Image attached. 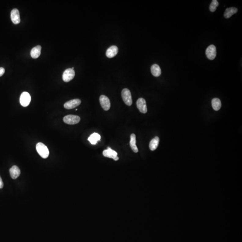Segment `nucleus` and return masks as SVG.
Listing matches in <instances>:
<instances>
[{"label": "nucleus", "mask_w": 242, "mask_h": 242, "mask_svg": "<svg viewBox=\"0 0 242 242\" xmlns=\"http://www.w3.org/2000/svg\"><path fill=\"white\" fill-rule=\"evenodd\" d=\"M41 47L40 46H37L34 47L31 51V56L34 59L38 58L41 53Z\"/></svg>", "instance_id": "4468645a"}, {"label": "nucleus", "mask_w": 242, "mask_h": 242, "mask_svg": "<svg viewBox=\"0 0 242 242\" xmlns=\"http://www.w3.org/2000/svg\"><path fill=\"white\" fill-rule=\"evenodd\" d=\"M205 53L208 59L210 60H214L217 55L216 47L214 45H210L206 49Z\"/></svg>", "instance_id": "0eeeda50"}, {"label": "nucleus", "mask_w": 242, "mask_h": 242, "mask_svg": "<svg viewBox=\"0 0 242 242\" xmlns=\"http://www.w3.org/2000/svg\"><path fill=\"white\" fill-rule=\"evenodd\" d=\"M119 49L116 46H113L109 47L106 51V55L108 58H113L118 53Z\"/></svg>", "instance_id": "f8f14e48"}, {"label": "nucleus", "mask_w": 242, "mask_h": 242, "mask_svg": "<svg viewBox=\"0 0 242 242\" xmlns=\"http://www.w3.org/2000/svg\"><path fill=\"white\" fill-rule=\"evenodd\" d=\"M130 148L132 149L134 152H138V149L136 145V136L134 134H132L130 135Z\"/></svg>", "instance_id": "a211bd4d"}, {"label": "nucleus", "mask_w": 242, "mask_h": 242, "mask_svg": "<svg viewBox=\"0 0 242 242\" xmlns=\"http://www.w3.org/2000/svg\"><path fill=\"white\" fill-rule=\"evenodd\" d=\"M152 74L155 77H159L161 75V71L160 67L157 64H154L151 68Z\"/></svg>", "instance_id": "2eb2a0df"}, {"label": "nucleus", "mask_w": 242, "mask_h": 242, "mask_svg": "<svg viewBox=\"0 0 242 242\" xmlns=\"http://www.w3.org/2000/svg\"><path fill=\"white\" fill-rule=\"evenodd\" d=\"M75 76V71L71 68L65 70L62 75V79L65 82H69L73 79Z\"/></svg>", "instance_id": "39448f33"}, {"label": "nucleus", "mask_w": 242, "mask_h": 242, "mask_svg": "<svg viewBox=\"0 0 242 242\" xmlns=\"http://www.w3.org/2000/svg\"><path fill=\"white\" fill-rule=\"evenodd\" d=\"M103 155L105 157L112 158L114 161H118L119 159L118 156V153L115 151L112 150L110 147H108L107 149L105 150L103 152Z\"/></svg>", "instance_id": "423d86ee"}, {"label": "nucleus", "mask_w": 242, "mask_h": 242, "mask_svg": "<svg viewBox=\"0 0 242 242\" xmlns=\"http://www.w3.org/2000/svg\"><path fill=\"white\" fill-rule=\"evenodd\" d=\"M219 5L218 2L217 0H213L212 1V2L210 4V6H209V9L210 11L212 12H215L216 11L217 9V7Z\"/></svg>", "instance_id": "412c9836"}, {"label": "nucleus", "mask_w": 242, "mask_h": 242, "mask_svg": "<svg viewBox=\"0 0 242 242\" xmlns=\"http://www.w3.org/2000/svg\"><path fill=\"white\" fill-rule=\"evenodd\" d=\"M238 11V9L235 7L227 8L224 13V17L226 19L230 18L233 14H235Z\"/></svg>", "instance_id": "6ab92c4d"}, {"label": "nucleus", "mask_w": 242, "mask_h": 242, "mask_svg": "<svg viewBox=\"0 0 242 242\" xmlns=\"http://www.w3.org/2000/svg\"><path fill=\"white\" fill-rule=\"evenodd\" d=\"M80 120L79 116L75 115H68L63 118L64 123L69 125H74L78 123Z\"/></svg>", "instance_id": "7ed1b4c3"}, {"label": "nucleus", "mask_w": 242, "mask_h": 242, "mask_svg": "<svg viewBox=\"0 0 242 242\" xmlns=\"http://www.w3.org/2000/svg\"><path fill=\"white\" fill-rule=\"evenodd\" d=\"M81 101L79 99H75L72 100L68 101L65 103L64 107L67 109H72L75 108L77 107L80 104Z\"/></svg>", "instance_id": "9d476101"}, {"label": "nucleus", "mask_w": 242, "mask_h": 242, "mask_svg": "<svg viewBox=\"0 0 242 242\" xmlns=\"http://www.w3.org/2000/svg\"><path fill=\"white\" fill-rule=\"evenodd\" d=\"M9 173L12 178L15 179L20 176L21 172L20 168L17 166H13L9 170Z\"/></svg>", "instance_id": "ddd939ff"}, {"label": "nucleus", "mask_w": 242, "mask_h": 242, "mask_svg": "<svg viewBox=\"0 0 242 242\" xmlns=\"http://www.w3.org/2000/svg\"><path fill=\"white\" fill-rule=\"evenodd\" d=\"M100 102L101 106L105 111H108L110 108L111 106L110 100L109 98L105 95H101L100 97Z\"/></svg>", "instance_id": "6e6552de"}, {"label": "nucleus", "mask_w": 242, "mask_h": 242, "mask_svg": "<svg viewBox=\"0 0 242 242\" xmlns=\"http://www.w3.org/2000/svg\"><path fill=\"white\" fill-rule=\"evenodd\" d=\"M3 186V182L2 180V178L0 176V189L2 188Z\"/></svg>", "instance_id": "5701e85b"}, {"label": "nucleus", "mask_w": 242, "mask_h": 242, "mask_svg": "<svg viewBox=\"0 0 242 242\" xmlns=\"http://www.w3.org/2000/svg\"><path fill=\"white\" fill-rule=\"evenodd\" d=\"M20 104L24 107H27L31 101V97L28 92H23L20 97Z\"/></svg>", "instance_id": "20e7f679"}, {"label": "nucleus", "mask_w": 242, "mask_h": 242, "mask_svg": "<svg viewBox=\"0 0 242 242\" xmlns=\"http://www.w3.org/2000/svg\"><path fill=\"white\" fill-rule=\"evenodd\" d=\"M212 107L215 111H218L220 109L222 106L221 101L218 98L213 99L212 101Z\"/></svg>", "instance_id": "aec40b11"}, {"label": "nucleus", "mask_w": 242, "mask_h": 242, "mask_svg": "<svg viewBox=\"0 0 242 242\" xmlns=\"http://www.w3.org/2000/svg\"><path fill=\"white\" fill-rule=\"evenodd\" d=\"M36 150L40 156L44 159L47 158L50 154V151L46 146L42 143H38L36 146Z\"/></svg>", "instance_id": "f257e3e1"}, {"label": "nucleus", "mask_w": 242, "mask_h": 242, "mask_svg": "<svg viewBox=\"0 0 242 242\" xmlns=\"http://www.w3.org/2000/svg\"><path fill=\"white\" fill-rule=\"evenodd\" d=\"M137 108L139 111L143 114H145L147 112L148 109L147 107L146 101L143 98L138 99L136 102Z\"/></svg>", "instance_id": "1a4fd4ad"}, {"label": "nucleus", "mask_w": 242, "mask_h": 242, "mask_svg": "<svg viewBox=\"0 0 242 242\" xmlns=\"http://www.w3.org/2000/svg\"><path fill=\"white\" fill-rule=\"evenodd\" d=\"M159 137L156 136L153 138L149 143L150 149L151 151H154L158 147L159 145Z\"/></svg>", "instance_id": "f3484780"}, {"label": "nucleus", "mask_w": 242, "mask_h": 242, "mask_svg": "<svg viewBox=\"0 0 242 242\" xmlns=\"http://www.w3.org/2000/svg\"><path fill=\"white\" fill-rule=\"evenodd\" d=\"M101 136L99 134L97 133H94L90 135L88 138V141H90L92 145H96L98 141H100Z\"/></svg>", "instance_id": "dca6fc26"}, {"label": "nucleus", "mask_w": 242, "mask_h": 242, "mask_svg": "<svg viewBox=\"0 0 242 242\" xmlns=\"http://www.w3.org/2000/svg\"><path fill=\"white\" fill-rule=\"evenodd\" d=\"M5 70L4 68H3V67H0V77L4 75V74L5 73Z\"/></svg>", "instance_id": "4be33fe9"}, {"label": "nucleus", "mask_w": 242, "mask_h": 242, "mask_svg": "<svg viewBox=\"0 0 242 242\" xmlns=\"http://www.w3.org/2000/svg\"><path fill=\"white\" fill-rule=\"evenodd\" d=\"M122 97L124 102L128 106H130L132 104V97L130 91L127 88H124L122 90Z\"/></svg>", "instance_id": "f03ea898"}, {"label": "nucleus", "mask_w": 242, "mask_h": 242, "mask_svg": "<svg viewBox=\"0 0 242 242\" xmlns=\"http://www.w3.org/2000/svg\"><path fill=\"white\" fill-rule=\"evenodd\" d=\"M11 21L14 24H18L20 23V12L17 9H13L10 13Z\"/></svg>", "instance_id": "9b49d317"}]
</instances>
